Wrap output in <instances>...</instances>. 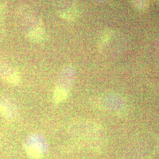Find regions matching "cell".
<instances>
[{
    "instance_id": "3",
    "label": "cell",
    "mask_w": 159,
    "mask_h": 159,
    "mask_svg": "<svg viewBox=\"0 0 159 159\" xmlns=\"http://www.w3.org/2000/svg\"><path fill=\"white\" fill-rule=\"evenodd\" d=\"M0 115L7 120H14L19 116L16 105L8 97H0Z\"/></svg>"
},
{
    "instance_id": "1",
    "label": "cell",
    "mask_w": 159,
    "mask_h": 159,
    "mask_svg": "<svg viewBox=\"0 0 159 159\" xmlns=\"http://www.w3.org/2000/svg\"><path fill=\"white\" fill-rule=\"evenodd\" d=\"M102 130L100 125L96 124L95 122H77L71 126V133L77 136L80 140L85 142H91L93 144L96 142L97 135Z\"/></svg>"
},
{
    "instance_id": "5",
    "label": "cell",
    "mask_w": 159,
    "mask_h": 159,
    "mask_svg": "<svg viewBox=\"0 0 159 159\" xmlns=\"http://www.w3.org/2000/svg\"><path fill=\"white\" fill-rule=\"evenodd\" d=\"M68 90H66V89L61 88V87L56 86V88L55 89L54 94H53V101H54L55 104L61 103L65 99H66L67 97H68Z\"/></svg>"
},
{
    "instance_id": "6",
    "label": "cell",
    "mask_w": 159,
    "mask_h": 159,
    "mask_svg": "<svg viewBox=\"0 0 159 159\" xmlns=\"http://www.w3.org/2000/svg\"><path fill=\"white\" fill-rule=\"evenodd\" d=\"M135 7L140 11H144L149 6V0H134Z\"/></svg>"
},
{
    "instance_id": "2",
    "label": "cell",
    "mask_w": 159,
    "mask_h": 159,
    "mask_svg": "<svg viewBox=\"0 0 159 159\" xmlns=\"http://www.w3.org/2000/svg\"><path fill=\"white\" fill-rule=\"evenodd\" d=\"M26 153L31 159H40L47 151V144L43 136L39 134H31L24 142Z\"/></svg>"
},
{
    "instance_id": "7",
    "label": "cell",
    "mask_w": 159,
    "mask_h": 159,
    "mask_svg": "<svg viewBox=\"0 0 159 159\" xmlns=\"http://www.w3.org/2000/svg\"><path fill=\"white\" fill-rule=\"evenodd\" d=\"M5 6L4 4H0V27L3 25L5 20Z\"/></svg>"
},
{
    "instance_id": "4",
    "label": "cell",
    "mask_w": 159,
    "mask_h": 159,
    "mask_svg": "<svg viewBox=\"0 0 159 159\" xmlns=\"http://www.w3.org/2000/svg\"><path fill=\"white\" fill-rule=\"evenodd\" d=\"M0 77L11 85H16L21 81L19 72L7 63L0 62Z\"/></svg>"
},
{
    "instance_id": "8",
    "label": "cell",
    "mask_w": 159,
    "mask_h": 159,
    "mask_svg": "<svg viewBox=\"0 0 159 159\" xmlns=\"http://www.w3.org/2000/svg\"><path fill=\"white\" fill-rule=\"evenodd\" d=\"M157 1H158V2H159V0H157Z\"/></svg>"
}]
</instances>
